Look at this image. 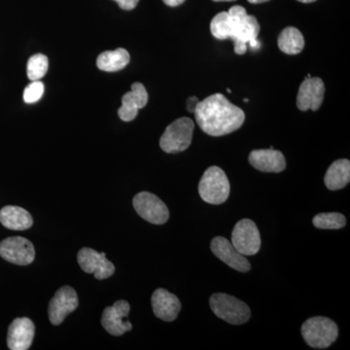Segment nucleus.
I'll return each instance as SVG.
<instances>
[{
	"mask_svg": "<svg viewBox=\"0 0 350 350\" xmlns=\"http://www.w3.org/2000/svg\"><path fill=\"white\" fill-rule=\"evenodd\" d=\"M48 68H49V62L45 55H34L27 62V77L31 81H38L44 77L47 72Z\"/></svg>",
	"mask_w": 350,
	"mask_h": 350,
	"instance_id": "24",
	"label": "nucleus"
},
{
	"mask_svg": "<svg viewBox=\"0 0 350 350\" xmlns=\"http://www.w3.org/2000/svg\"><path fill=\"white\" fill-rule=\"evenodd\" d=\"M130 61L131 56L128 51L124 48H118V49L107 51L100 54L96 59V66L100 70L115 72L125 68Z\"/></svg>",
	"mask_w": 350,
	"mask_h": 350,
	"instance_id": "21",
	"label": "nucleus"
},
{
	"mask_svg": "<svg viewBox=\"0 0 350 350\" xmlns=\"http://www.w3.org/2000/svg\"><path fill=\"white\" fill-rule=\"evenodd\" d=\"M230 191L231 186L227 175L224 170L215 165L207 169L200 178V196L207 204H223L229 198Z\"/></svg>",
	"mask_w": 350,
	"mask_h": 350,
	"instance_id": "4",
	"label": "nucleus"
},
{
	"mask_svg": "<svg viewBox=\"0 0 350 350\" xmlns=\"http://www.w3.org/2000/svg\"><path fill=\"white\" fill-rule=\"evenodd\" d=\"M78 264L87 273H94L96 280H107L115 273V267L105 256L92 248L85 247L78 253Z\"/></svg>",
	"mask_w": 350,
	"mask_h": 350,
	"instance_id": "12",
	"label": "nucleus"
},
{
	"mask_svg": "<svg viewBox=\"0 0 350 350\" xmlns=\"http://www.w3.org/2000/svg\"><path fill=\"white\" fill-rule=\"evenodd\" d=\"M78 304V296L73 288L64 286L57 290L48 308L51 323L59 325L69 313L75 312Z\"/></svg>",
	"mask_w": 350,
	"mask_h": 350,
	"instance_id": "10",
	"label": "nucleus"
},
{
	"mask_svg": "<svg viewBox=\"0 0 350 350\" xmlns=\"http://www.w3.org/2000/svg\"><path fill=\"white\" fill-rule=\"evenodd\" d=\"M244 100V101H245V103H248V100H247V98H244V100Z\"/></svg>",
	"mask_w": 350,
	"mask_h": 350,
	"instance_id": "32",
	"label": "nucleus"
},
{
	"mask_svg": "<svg viewBox=\"0 0 350 350\" xmlns=\"http://www.w3.org/2000/svg\"><path fill=\"white\" fill-rule=\"evenodd\" d=\"M194 122L182 117L170 124L160 139V146L165 153L176 154L185 151L192 142Z\"/></svg>",
	"mask_w": 350,
	"mask_h": 350,
	"instance_id": "6",
	"label": "nucleus"
},
{
	"mask_svg": "<svg viewBox=\"0 0 350 350\" xmlns=\"http://www.w3.org/2000/svg\"><path fill=\"white\" fill-rule=\"evenodd\" d=\"M248 160L253 167L262 172H282L286 169L284 156L273 148L253 150Z\"/></svg>",
	"mask_w": 350,
	"mask_h": 350,
	"instance_id": "18",
	"label": "nucleus"
},
{
	"mask_svg": "<svg viewBox=\"0 0 350 350\" xmlns=\"http://www.w3.org/2000/svg\"><path fill=\"white\" fill-rule=\"evenodd\" d=\"M148 93L142 83H133L131 91L124 94L118 115L122 121L131 122L137 118L138 110L146 107Z\"/></svg>",
	"mask_w": 350,
	"mask_h": 350,
	"instance_id": "15",
	"label": "nucleus"
},
{
	"mask_svg": "<svg viewBox=\"0 0 350 350\" xmlns=\"http://www.w3.org/2000/svg\"><path fill=\"white\" fill-rule=\"evenodd\" d=\"M163 3L165 4V5L170 6V7H176L181 5L182 3H184L185 2V0H163Z\"/></svg>",
	"mask_w": 350,
	"mask_h": 350,
	"instance_id": "27",
	"label": "nucleus"
},
{
	"mask_svg": "<svg viewBox=\"0 0 350 350\" xmlns=\"http://www.w3.org/2000/svg\"><path fill=\"white\" fill-rule=\"evenodd\" d=\"M114 1H116L123 10L130 11L137 7L139 0H114Z\"/></svg>",
	"mask_w": 350,
	"mask_h": 350,
	"instance_id": "26",
	"label": "nucleus"
},
{
	"mask_svg": "<svg viewBox=\"0 0 350 350\" xmlns=\"http://www.w3.org/2000/svg\"><path fill=\"white\" fill-rule=\"evenodd\" d=\"M211 247L213 254L228 265L230 268L241 271V273H247L250 271V262L247 261L244 255L241 254L234 248V246L227 239L223 238V237H216L211 241Z\"/></svg>",
	"mask_w": 350,
	"mask_h": 350,
	"instance_id": "14",
	"label": "nucleus"
},
{
	"mask_svg": "<svg viewBox=\"0 0 350 350\" xmlns=\"http://www.w3.org/2000/svg\"><path fill=\"white\" fill-rule=\"evenodd\" d=\"M227 92H228V93H230V94H231V93H232V91H231V90H230V89H228V90H227Z\"/></svg>",
	"mask_w": 350,
	"mask_h": 350,
	"instance_id": "31",
	"label": "nucleus"
},
{
	"mask_svg": "<svg viewBox=\"0 0 350 350\" xmlns=\"http://www.w3.org/2000/svg\"><path fill=\"white\" fill-rule=\"evenodd\" d=\"M0 256L6 261L27 266L33 262L36 250L33 244L22 237H11L0 243Z\"/></svg>",
	"mask_w": 350,
	"mask_h": 350,
	"instance_id": "9",
	"label": "nucleus"
},
{
	"mask_svg": "<svg viewBox=\"0 0 350 350\" xmlns=\"http://www.w3.org/2000/svg\"><path fill=\"white\" fill-rule=\"evenodd\" d=\"M298 1L301 2V3H312V2H315L317 0H298Z\"/></svg>",
	"mask_w": 350,
	"mask_h": 350,
	"instance_id": "29",
	"label": "nucleus"
},
{
	"mask_svg": "<svg viewBox=\"0 0 350 350\" xmlns=\"http://www.w3.org/2000/svg\"><path fill=\"white\" fill-rule=\"evenodd\" d=\"M278 48L287 55L300 54L305 48V38L297 27H288L280 32L278 39Z\"/></svg>",
	"mask_w": 350,
	"mask_h": 350,
	"instance_id": "22",
	"label": "nucleus"
},
{
	"mask_svg": "<svg viewBox=\"0 0 350 350\" xmlns=\"http://www.w3.org/2000/svg\"><path fill=\"white\" fill-rule=\"evenodd\" d=\"M325 94V85L319 77H306L299 88L297 107L301 111H317L321 107Z\"/></svg>",
	"mask_w": 350,
	"mask_h": 350,
	"instance_id": "13",
	"label": "nucleus"
},
{
	"mask_svg": "<svg viewBox=\"0 0 350 350\" xmlns=\"http://www.w3.org/2000/svg\"><path fill=\"white\" fill-rule=\"evenodd\" d=\"M247 1L252 4H260L264 3V2H268L269 0H247Z\"/></svg>",
	"mask_w": 350,
	"mask_h": 350,
	"instance_id": "28",
	"label": "nucleus"
},
{
	"mask_svg": "<svg viewBox=\"0 0 350 350\" xmlns=\"http://www.w3.org/2000/svg\"><path fill=\"white\" fill-rule=\"evenodd\" d=\"M194 113L198 125L211 137L234 133L245 121L243 110L232 105L222 94H211L199 101Z\"/></svg>",
	"mask_w": 350,
	"mask_h": 350,
	"instance_id": "1",
	"label": "nucleus"
},
{
	"mask_svg": "<svg viewBox=\"0 0 350 350\" xmlns=\"http://www.w3.org/2000/svg\"><path fill=\"white\" fill-rule=\"evenodd\" d=\"M213 36L219 40L232 39L234 45V53L245 54L247 44L257 39L260 32V25L256 18L248 15L245 8L236 5L228 12L218 13L211 23Z\"/></svg>",
	"mask_w": 350,
	"mask_h": 350,
	"instance_id": "2",
	"label": "nucleus"
},
{
	"mask_svg": "<svg viewBox=\"0 0 350 350\" xmlns=\"http://www.w3.org/2000/svg\"><path fill=\"white\" fill-rule=\"evenodd\" d=\"M34 338V324L27 317L14 320L9 326L7 345L11 350L29 349Z\"/></svg>",
	"mask_w": 350,
	"mask_h": 350,
	"instance_id": "16",
	"label": "nucleus"
},
{
	"mask_svg": "<svg viewBox=\"0 0 350 350\" xmlns=\"http://www.w3.org/2000/svg\"><path fill=\"white\" fill-rule=\"evenodd\" d=\"M209 304L216 317L232 325H241L250 319L251 312L248 306L230 295L213 294Z\"/></svg>",
	"mask_w": 350,
	"mask_h": 350,
	"instance_id": "5",
	"label": "nucleus"
},
{
	"mask_svg": "<svg viewBox=\"0 0 350 350\" xmlns=\"http://www.w3.org/2000/svg\"><path fill=\"white\" fill-rule=\"evenodd\" d=\"M215 2H223V1H234V0H213Z\"/></svg>",
	"mask_w": 350,
	"mask_h": 350,
	"instance_id": "30",
	"label": "nucleus"
},
{
	"mask_svg": "<svg viewBox=\"0 0 350 350\" xmlns=\"http://www.w3.org/2000/svg\"><path fill=\"white\" fill-rule=\"evenodd\" d=\"M44 93V84L42 82L32 81L25 87L24 91V100L27 103H34L42 98Z\"/></svg>",
	"mask_w": 350,
	"mask_h": 350,
	"instance_id": "25",
	"label": "nucleus"
},
{
	"mask_svg": "<svg viewBox=\"0 0 350 350\" xmlns=\"http://www.w3.org/2000/svg\"><path fill=\"white\" fill-rule=\"evenodd\" d=\"M151 301L156 317L163 321H174L180 312V301L175 295L162 288L154 292Z\"/></svg>",
	"mask_w": 350,
	"mask_h": 350,
	"instance_id": "17",
	"label": "nucleus"
},
{
	"mask_svg": "<svg viewBox=\"0 0 350 350\" xmlns=\"http://www.w3.org/2000/svg\"><path fill=\"white\" fill-rule=\"evenodd\" d=\"M301 335L306 344L312 349H324L337 340V324L323 317H312L301 326Z\"/></svg>",
	"mask_w": 350,
	"mask_h": 350,
	"instance_id": "3",
	"label": "nucleus"
},
{
	"mask_svg": "<svg viewBox=\"0 0 350 350\" xmlns=\"http://www.w3.org/2000/svg\"><path fill=\"white\" fill-rule=\"evenodd\" d=\"M133 207L140 217L152 224H165L170 218V211L162 200L149 192L138 193L133 200Z\"/></svg>",
	"mask_w": 350,
	"mask_h": 350,
	"instance_id": "8",
	"label": "nucleus"
},
{
	"mask_svg": "<svg viewBox=\"0 0 350 350\" xmlns=\"http://www.w3.org/2000/svg\"><path fill=\"white\" fill-rule=\"evenodd\" d=\"M131 306L128 301H117L112 306H108L103 312L101 324L112 336H122L131 331L133 325L125 320L130 313Z\"/></svg>",
	"mask_w": 350,
	"mask_h": 350,
	"instance_id": "11",
	"label": "nucleus"
},
{
	"mask_svg": "<svg viewBox=\"0 0 350 350\" xmlns=\"http://www.w3.org/2000/svg\"><path fill=\"white\" fill-rule=\"evenodd\" d=\"M232 244L244 256L257 254L261 248V237L256 224L250 219H243L234 226Z\"/></svg>",
	"mask_w": 350,
	"mask_h": 350,
	"instance_id": "7",
	"label": "nucleus"
},
{
	"mask_svg": "<svg viewBox=\"0 0 350 350\" xmlns=\"http://www.w3.org/2000/svg\"><path fill=\"white\" fill-rule=\"evenodd\" d=\"M0 222L7 229L24 231L29 229L33 220L29 211L20 206H7L0 211Z\"/></svg>",
	"mask_w": 350,
	"mask_h": 350,
	"instance_id": "19",
	"label": "nucleus"
},
{
	"mask_svg": "<svg viewBox=\"0 0 350 350\" xmlns=\"http://www.w3.org/2000/svg\"><path fill=\"white\" fill-rule=\"evenodd\" d=\"M350 181V162L347 159L335 161L327 170L324 182L331 191L345 188Z\"/></svg>",
	"mask_w": 350,
	"mask_h": 350,
	"instance_id": "20",
	"label": "nucleus"
},
{
	"mask_svg": "<svg viewBox=\"0 0 350 350\" xmlns=\"http://www.w3.org/2000/svg\"><path fill=\"white\" fill-rule=\"evenodd\" d=\"M313 225L319 229L338 230L347 224V219L342 213H319L313 218Z\"/></svg>",
	"mask_w": 350,
	"mask_h": 350,
	"instance_id": "23",
	"label": "nucleus"
}]
</instances>
